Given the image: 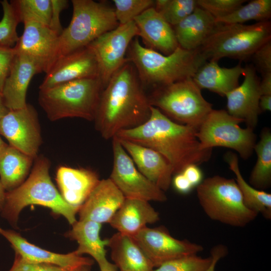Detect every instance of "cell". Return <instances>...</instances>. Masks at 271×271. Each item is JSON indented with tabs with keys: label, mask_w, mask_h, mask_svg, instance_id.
Returning a JSON list of instances; mask_svg holds the SVG:
<instances>
[{
	"label": "cell",
	"mask_w": 271,
	"mask_h": 271,
	"mask_svg": "<svg viewBox=\"0 0 271 271\" xmlns=\"http://www.w3.org/2000/svg\"><path fill=\"white\" fill-rule=\"evenodd\" d=\"M260 112L271 110V95H261L259 101Z\"/></svg>",
	"instance_id": "obj_47"
},
{
	"label": "cell",
	"mask_w": 271,
	"mask_h": 271,
	"mask_svg": "<svg viewBox=\"0 0 271 271\" xmlns=\"http://www.w3.org/2000/svg\"><path fill=\"white\" fill-rule=\"evenodd\" d=\"M14 47L17 53L32 59L41 72L47 73L58 59L59 35L43 24L27 21Z\"/></svg>",
	"instance_id": "obj_15"
},
{
	"label": "cell",
	"mask_w": 271,
	"mask_h": 271,
	"mask_svg": "<svg viewBox=\"0 0 271 271\" xmlns=\"http://www.w3.org/2000/svg\"><path fill=\"white\" fill-rule=\"evenodd\" d=\"M244 72L241 63L231 68L220 67L217 62L207 61L192 77L201 89H206L221 96L226 95L238 87L239 79Z\"/></svg>",
	"instance_id": "obj_27"
},
{
	"label": "cell",
	"mask_w": 271,
	"mask_h": 271,
	"mask_svg": "<svg viewBox=\"0 0 271 271\" xmlns=\"http://www.w3.org/2000/svg\"><path fill=\"white\" fill-rule=\"evenodd\" d=\"M172 182L175 189L182 194H187L194 188L181 172L175 174Z\"/></svg>",
	"instance_id": "obj_44"
},
{
	"label": "cell",
	"mask_w": 271,
	"mask_h": 271,
	"mask_svg": "<svg viewBox=\"0 0 271 271\" xmlns=\"http://www.w3.org/2000/svg\"><path fill=\"white\" fill-rule=\"evenodd\" d=\"M159 214L148 201L125 198L109 224L120 233L132 236L147 226L159 220Z\"/></svg>",
	"instance_id": "obj_24"
},
{
	"label": "cell",
	"mask_w": 271,
	"mask_h": 271,
	"mask_svg": "<svg viewBox=\"0 0 271 271\" xmlns=\"http://www.w3.org/2000/svg\"><path fill=\"white\" fill-rule=\"evenodd\" d=\"M6 191L0 181V213L3 210L5 202Z\"/></svg>",
	"instance_id": "obj_48"
},
{
	"label": "cell",
	"mask_w": 271,
	"mask_h": 271,
	"mask_svg": "<svg viewBox=\"0 0 271 271\" xmlns=\"http://www.w3.org/2000/svg\"><path fill=\"white\" fill-rule=\"evenodd\" d=\"M224 159L235 176V180L241 191L245 205L257 214L261 213L265 218L270 219V194L253 187L245 181L240 173L236 154L229 152L224 155Z\"/></svg>",
	"instance_id": "obj_30"
},
{
	"label": "cell",
	"mask_w": 271,
	"mask_h": 271,
	"mask_svg": "<svg viewBox=\"0 0 271 271\" xmlns=\"http://www.w3.org/2000/svg\"><path fill=\"white\" fill-rule=\"evenodd\" d=\"M10 3L20 23L34 21L49 27L52 13L51 0H12Z\"/></svg>",
	"instance_id": "obj_33"
},
{
	"label": "cell",
	"mask_w": 271,
	"mask_h": 271,
	"mask_svg": "<svg viewBox=\"0 0 271 271\" xmlns=\"http://www.w3.org/2000/svg\"><path fill=\"white\" fill-rule=\"evenodd\" d=\"M197 7L196 0H156L154 8L174 27L190 15Z\"/></svg>",
	"instance_id": "obj_34"
},
{
	"label": "cell",
	"mask_w": 271,
	"mask_h": 271,
	"mask_svg": "<svg viewBox=\"0 0 271 271\" xmlns=\"http://www.w3.org/2000/svg\"><path fill=\"white\" fill-rule=\"evenodd\" d=\"M0 135L9 145L35 159L42 143L38 115L31 104L9 110L0 119Z\"/></svg>",
	"instance_id": "obj_13"
},
{
	"label": "cell",
	"mask_w": 271,
	"mask_h": 271,
	"mask_svg": "<svg viewBox=\"0 0 271 271\" xmlns=\"http://www.w3.org/2000/svg\"><path fill=\"white\" fill-rule=\"evenodd\" d=\"M8 271H67L52 264L38 263L30 261L15 252L13 263Z\"/></svg>",
	"instance_id": "obj_39"
},
{
	"label": "cell",
	"mask_w": 271,
	"mask_h": 271,
	"mask_svg": "<svg viewBox=\"0 0 271 271\" xmlns=\"http://www.w3.org/2000/svg\"><path fill=\"white\" fill-rule=\"evenodd\" d=\"M198 166L188 165L181 172L194 187L198 186L203 181V174Z\"/></svg>",
	"instance_id": "obj_43"
},
{
	"label": "cell",
	"mask_w": 271,
	"mask_h": 271,
	"mask_svg": "<svg viewBox=\"0 0 271 271\" xmlns=\"http://www.w3.org/2000/svg\"><path fill=\"white\" fill-rule=\"evenodd\" d=\"M91 265H83L79 267L75 271H91Z\"/></svg>",
	"instance_id": "obj_51"
},
{
	"label": "cell",
	"mask_w": 271,
	"mask_h": 271,
	"mask_svg": "<svg viewBox=\"0 0 271 271\" xmlns=\"http://www.w3.org/2000/svg\"><path fill=\"white\" fill-rule=\"evenodd\" d=\"M197 196L210 218L228 225L244 226L257 215L245 205L234 179L220 176L207 178L197 186Z\"/></svg>",
	"instance_id": "obj_9"
},
{
	"label": "cell",
	"mask_w": 271,
	"mask_h": 271,
	"mask_svg": "<svg viewBox=\"0 0 271 271\" xmlns=\"http://www.w3.org/2000/svg\"><path fill=\"white\" fill-rule=\"evenodd\" d=\"M9 111L5 104L2 92H0V119Z\"/></svg>",
	"instance_id": "obj_49"
},
{
	"label": "cell",
	"mask_w": 271,
	"mask_h": 271,
	"mask_svg": "<svg viewBox=\"0 0 271 271\" xmlns=\"http://www.w3.org/2000/svg\"><path fill=\"white\" fill-rule=\"evenodd\" d=\"M126 58L134 67L144 85L153 88L192 78L207 61L199 49L187 50L178 47L165 55L144 47L135 37L128 48Z\"/></svg>",
	"instance_id": "obj_3"
},
{
	"label": "cell",
	"mask_w": 271,
	"mask_h": 271,
	"mask_svg": "<svg viewBox=\"0 0 271 271\" xmlns=\"http://www.w3.org/2000/svg\"><path fill=\"white\" fill-rule=\"evenodd\" d=\"M254 151L257 160L251 173L249 182L253 187L260 190L268 188L271 184V132L264 128L256 143Z\"/></svg>",
	"instance_id": "obj_31"
},
{
	"label": "cell",
	"mask_w": 271,
	"mask_h": 271,
	"mask_svg": "<svg viewBox=\"0 0 271 271\" xmlns=\"http://www.w3.org/2000/svg\"><path fill=\"white\" fill-rule=\"evenodd\" d=\"M117 267L114 264L110 263L106 267L100 269V271H117Z\"/></svg>",
	"instance_id": "obj_50"
},
{
	"label": "cell",
	"mask_w": 271,
	"mask_h": 271,
	"mask_svg": "<svg viewBox=\"0 0 271 271\" xmlns=\"http://www.w3.org/2000/svg\"><path fill=\"white\" fill-rule=\"evenodd\" d=\"M211 262V256L204 258L190 255L166 261L152 271H205Z\"/></svg>",
	"instance_id": "obj_37"
},
{
	"label": "cell",
	"mask_w": 271,
	"mask_h": 271,
	"mask_svg": "<svg viewBox=\"0 0 271 271\" xmlns=\"http://www.w3.org/2000/svg\"><path fill=\"white\" fill-rule=\"evenodd\" d=\"M103 88L99 77L81 79L39 90L38 101L51 121L68 117L93 121Z\"/></svg>",
	"instance_id": "obj_5"
},
{
	"label": "cell",
	"mask_w": 271,
	"mask_h": 271,
	"mask_svg": "<svg viewBox=\"0 0 271 271\" xmlns=\"http://www.w3.org/2000/svg\"><path fill=\"white\" fill-rule=\"evenodd\" d=\"M0 3L3 11L0 21V46L14 47L19 38L17 27L20 22L10 2L3 0Z\"/></svg>",
	"instance_id": "obj_35"
},
{
	"label": "cell",
	"mask_w": 271,
	"mask_h": 271,
	"mask_svg": "<svg viewBox=\"0 0 271 271\" xmlns=\"http://www.w3.org/2000/svg\"><path fill=\"white\" fill-rule=\"evenodd\" d=\"M243 121L223 109H212L197 130L203 149L224 147L237 152L243 160L252 155L256 143L253 129L241 128Z\"/></svg>",
	"instance_id": "obj_10"
},
{
	"label": "cell",
	"mask_w": 271,
	"mask_h": 271,
	"mask_svg": "<svg viewBox=\"0 0 271 271\" xmlns=\"http://www.w3.org/2000/svg\"><path fill=\"white\" fill-rule=\"evenodd\" d=\"M134 22L146 45L164 55L172 53L178 47L173 27L168 23L154 7L136 17Z\"/></svg>",
	"instance_id": "obj_21"
},
{
	"label": "cell",
	"mask_w": 271,
	"mask_h": 271,
	"mask_svg": "<svg viewBox=\"0 0 271 271\" xmlns=\"http://www.w3.org/2000/svg\"><path fill=\"white\" fill-rule=\"evenodd\" d=\"M56 181L64 200L79 211L100 179L91 170L62 166L57 170Z\"/></svg>",
	"instance_id": "obj_22"
},
{
	"label": "cell",
	"mask_w": 271,
	"mask_h": 271,
	"mask_svg": "<svg viewBox=\"0 0 271 271\" xmlns=\"http://www.w3.org/2000/svg\"><path fill=\"white\" fill-rule=\"evenodd\" d=\"M260 89L261 95H271V74L262 76Z\"/></svg>",
	"instance_id": "obj_46"
},
{
	"label": "cell",
	"mask_w": 271,
	"mask_h": 271,
	"mask_svg": "<svg viewBox=\"0 0 271 271\" xmlns=\"http://www.w3.org/2000/svg\"><path fill=\"white\" fill-rule=\"evenodd\" d=\"M271 40L270 21L252 25L218 24L199 49L207 61L223 57L246 61Z\"/></svg>",
	"instance_id": "obj_6"
},
{
	"label": "cell",
	"mask_w": 271,
	"mask_h": 271,
	"mask_svg": "<svg viewBox=\"0 0 271 271\" xmlns=\"http://www.w3.org/2000/svg\"><path fill=\"white\" fill-rule=\"evenodd\" d=\"M227 252V248L223 245H218L213 247L211 252L212 262L205 271H215L217 262L221 258L225 256Z\"/></svg>",
	"instance_id": "obj_45"
},
{
	"label": "cell",
	"mask_w": 271,
	"mask_h": 271,
	"mask_svg": "<svg viewBox=\"0 0 271 271\" xmlns=\"http://www.w3.org/2000/svg\"><path fill=\"white\" fill-rule=\"evenodd\" d=\"M40 73V69L32 59L17 53L2 91L5 104L9 110L27 105L29 85L32 77Z\"/></svg>",
	"instance_id": "obj_23"
},
{
	"label": "cell",
	"mask_w": 271,
	"mask_h": 271,
	"mask_svg": "<svg viewBox=\"0 0 271 271\" xmlns=\"http://www.w3.org/2000/svg\"><path fill=\"white\" fill-rule=\"evenodd\" d=\"M131 237L154 267L175 258L196 254L203 249L199 244L173 237L162 227L146 226Z\"/></svg>",
	"instance_id": "obj_14"
},
{
	"label": "cell",
	"mask_w": 271,
	"mask_h": 271,
	"mask_svg": "<svg viewBox=\"0 0 271 271\" xmlns=\"http://www.w3.org/2000/svg\"><path fill=\"white\" fill-rule=\"evenodd\" d=\"M246 2L245 0H196L197 6L208 12L215 19L229 15Z\"/></svg>",
	"instance_id": "obj_38"
},
{
	"label": "cell",
	"mask_w": 271,
	"mask_h": 271,
	"mask_svg": "<svg viewBox=\"0 0 271 271\" xmlns=\"http://www.w3.org/2000/svg\"><path fill=\"white\" fill-rule=\"evenodd\" d=\"M17 54L14 47L0 46V92L10 73L12 64Z\"/></svg>",
	"instance_id": "obj_41"
},
{
	"label": "cell",
	"mask_w": 271,
	"mask_h": 271,
	"mask_svg": "<svg viewBox=\"0 0 271 271\" xmlns=\"http://www.w3.org/2000/svg\"><path fill=\"white\" fill-rule=\"evenodd\" d=\"M71 3V20L58 37V59L87 47L119 25L114 8L105 2L72 0Z\"/></svg>",
	"instance_id": "obj_7"
},
{
	"label": "cell",
	"mask_w": 271,
	"mask_h": 271,
	"mask_svg": "<svg viewBox=\"0 0 271 271\" xmlns=\"http://www.w3.org/2000/svg\"><path fill=\"white\" fill-rule=\"evenodd\" d=\"M30 174L19 187L6 192L1 216L10 225L18 227L19 216L26 206L38 205L47 207L55 214L64 216L71 225L76 221L78 210L69 205L53 184L49 174L50 162L38 156Z\"/></svg>",
	"instance_id": "obj_4"
},
{
	"label": "cell",
	"mask_w": 271,
	"mask_h": 271,
	"mask_svg": "<svg viewBox=\"0 0 271 271\" xmlns=\"http://www.w3.org/2000/svg\"><path fill=\"white\" fill-rule=\"evenodd\" d=\"M118 140L138 170L162 190L167 191L174 173L166 159L151 148L125 140Z\"/></svg>",
	"instance_id": "obj_20"
},
{
	"label": "cell",
	"mask_w": 271,
	"mask_h": 271,
	"mask_svg": "<svg viewBox=\"0 0 271 271\" xmlns=\"http://www.w3.org/2000/svg\"><path fill=\"white\" fill-rule=\"evenodd\" d=\"M115 18L119 25L132 21L146 10L154 7L153 0H113Z\"/></svg>",
	"instance_id": "obj_36"
},
{
	"label": "cell",
	"mask_w": 271,
	"mask_h": 271,
	"mask_svg": "<svg viewBox=\"0 0 271 271\" xmlns=\"http://www.w3.org/2000/svg\"><path fill=\"white\" fill-rule=\"evenodd\" d=\"M251 58L255 70L258 71L262 76L271 74V40L260 46Z\"/></svg>",
	"instance_id": "obj_40"
},
{
	"label": "cell",
	"mask_w": 271,
	"mask_h": 271,
	"mask_svg": "<svg viewBox=\"0 0 271 271\" xmlns=\"http://www.w3.org/2000/svg\"><path fill=\"white\" fill-rule=\"evenodd\" d=\"M150 103L172 120L197 130L213 109L192 78L154 88Z\"/></svg>",
	"instance_id": "obj_8"
},
{
	"label": "cell",
	"mask_w": 271,
	"mask_h": 271,
	"mask_svg": "<svg viewBox=\"0 0 271 271\" xmlns=\"http://www.w3.org/2000/svg\"><path fill=\"white\" fill-rule=\"evenodd\" d=\"M111 258L120 271H152L154 266L130 236L117 232L108 239Z\"/></svg>",
	"instance_id": "obj_28"
},
{
	"label": "cell",
	"mask_w": 271,
	"mask_h": 271,
	"mask_svg": "<svg viewBox=\"0 0 271 271\" xmlns=\"http://www.w3.org/2000/svg\"><path fill=\"white\" fill-rule=\"evenodd\" d=\"M138 35L137 26L132 21L119 25L87 46L95 56L99 78L104 87L113 74L128 60L125 57L128 48L132 40Z\"/></svg>",
	"instance_id": "obj_12"
},
{
	"label": "cell",
	"mask_w": 271,
	"mask_h": 271,
	"mask_svg": "<svg viewBox=\"0 0 271 271\" xmlns=\"http://www.w3.org/2000/svg\"><path fill=\"white\" fill-rule=\"evenodd\" d=\"M72 229L65 236L77 241L78 246L75 252L79 255L88 254L97 262L100 270L107 266L109 262L106 258L105 247L108 239H102L100 236L102 224L84 219L76 221Z\"/></svg>",
	"instance_id": "obj_25"
},
{
	"label": "cell",
	"mask_w": 271,
	"mask_h": 271,
	"mask_svg": "<svg viewBox=\"0 0 271 271\" xmlns=\"http://www.w3.org/2000/svg\"><path fill=\"white\" fill-rule=\"evenodd\" d=\"M0 234L11 243L15 252L33 262L56 265L67 271H75L82 265L92 266L94 263L92 259L79 255L75 251L67 254H60L45 250L29 242L13 230L0 227Z\"/></svg>",
	"instance_id": "obj_18"
},
{
	"label": "cell",
	"mask_w": 271,
	"mask_h": 271,
	"mask_svg": "<svg viewBox=\"0 0 271 271\" xmlns=\"http://www.w3.org/2000/svg\"><path fill=\"white\" fill-rule=\"evenodd\" d=\"M113 155L109 178L125 198L164 202L165 192L143 175L115 136L112 139Z\"/></svg>",
	"instance_id": "obj_11"
},
{
	"label": "cell",
	"mask_w": 271,
	"mask_h": 271,
	"mask_svg": "<svg viewBox=\"0 0 271 271\" xmlns=\"http://www.w3.org/2000/svg\"><path fill=\"white\" fill-rule=\"evenodd\" d=\"M34 160L9 144L0 149V181L6 192L25 181Z\"/></svg>",
	"instance_id": "obj_29"
},
{
	"label": "cell",
	"mask_w": 271,
	"mask_h": 271,
	"mask_svg": "<svg viewBox=\"0 0 271 271\" xmlns=\"http://www.w3.org/2000/svg\"><path fill=\"white\" fill-rule=\"evenodd\" d=\"M115 137L159 153L171 165L175 175L188 165L208 161L212 153V149L201 147L195 128L172 120L152 106L151 115L145 123L121 130Z\"/></svg>",
	"instance_id": "obj_2"
},
{
	"label": "cell",
	"mask_w": 271,
	"mask_h": 271,
	"mask_svg": "<svg viewBox=\"0 0 271 271\" xmlns=\"http://www.w3.org/2000/svg\"><path fill=\"white\" fill-rule=\"evenodd\" d=\"M270 18V0H252L242 5L229 15L215 21L218 24H243L251 20L257 22L268 21Z\"/></svg>",
	"instance_id": "obj_32"
},
{
	"label": "cell",
	"mask_w": 271,
	"mask_h": 271,
	"mask_svg": "<svg viewBox=\"0 0 271 271\" xmlns=\"http://www.w3.org/2000/svg\"><path fill=\"white\" fill-rule=\"evenodd\" d=\"M125 197L110 180H100L78 212L79 220L109 223Z\"/></svg>",
	"instance_id": "obj_19"
},
{
	"label": "cell",
	"mask_w": 271,
	"mask_h": 271,
	"mask_svg": "<svg viewBox=\"0 0 271 271\" xmlns=\"http://www.w3.org/2000/svg\"><path fill=\"white\" fill-rule=\"evenodd\" d=\"M52 13L49 27L59 36L62 33V29L60 21L61 12L68 6L66 0H51Z\"/></svg>",
	"instance_id": "obj_42"
},
{
	"label": "cell",
	"mask_w": 271,
	"mask_h": 271,
	"mask_svg": "<svg viewBox=\"0 0 271 271\" xmlns=\"http://www.w3.org/2000/svg\"><path fill=\"white\" fill-rule=\"evenodd\" d=\"M252 65L244 67V79L240 85L226 95L227 112L241 120L247 127L254 129L257 124L261 112L259 101L261 96L260 79Z\"/></svg>",
	"instance_id": "obj_17"
},
{
	"label": "cell",
	"mask_w": 271,
	"mask_h": 271,
	"mask_svg": "<svg viewBox=\"0 0 271 271\" xmlns=\"http://www.w3.org/2000/svg\"><path fill=\"white\" fill-rule=\"evenodd\" d=\"M217 25L214 17L197 6L173 27L179 46L187 50H195L200 48Z\"/></svg>",
	"instance_id": "obj_26"
},
{
	"label": "cell",
	"mask_w": 271,
	"mask_h": 271,
	"mask_svg": "<svg viewBox=\"0 0 271 271\" xmlns=\"http://www.w3.org/2000/svg\"><path fill=\"white\" fill-rule=\"evenodd\" d=\"M7 144H6L1 138L0 136V149L5 147Z\"/></svg>",
	"instance_id": "obj_52"
},
{
	"label": "cell",
	"mask_w": 271,
	"mask_h": 271,
	"mask_svg": "<svg viewBox=\"0 0 271 271\" xmlns=\"http://www.w3.org/2000/svg\"><path fill=\"white\" fill-rule=\"evenodd\" d=\"M99 77L95 56L88 47L59 57L46 73L39 90L48 89L68 82Z\"/></svg>",
	"instance_id": "obj_16"
},
{
	"label": "cell",
	"mask_w": 271,
	"mask_h": 271,
	"mask_svg": "<svg viewBox=\"0 0 271 271\" xmlns=\"http://www.w3.org/2000/svg\"><path fill=\"white\" fill-rule=\"evenodd\" d=\"M151 107L136 69L127 60L101 92L93 120L95 128L103 139H112L121 130L145 123L151 115Z\"/></svg>",
	"instance_id": "obj_1"
}]
</instances>
